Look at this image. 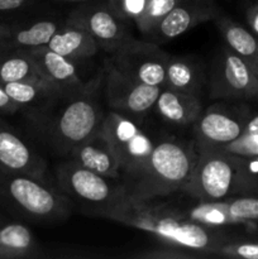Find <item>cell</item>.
<instances>
[{"label":"cell","mask_w":258,"mask_h":259,"mask_svg":"<svg viewBox=\"0 0 258 259\" xmlns=\"http://www.w3.org/2000/svg\"><path fill=\"white\" fill-rule=\"evenodd\" d=\"M94 215L149 233L158 238L161 243L206 253L209 257H214L215 252L229 242L220 228L187 220L176 207L137 199L126 194V190L115 201L95 211Z\"/></svg>","instance_id":"cell-1"},{"label":"cell","mask_w":258,"mask_h":259,"mask_svg":"<svg viewBox=\"0 0 258 259\" xmlns=\"http://www.w3.org/2000/svg\"><path fill=\"white\" fill-rule=\"evenodd\" d=\"M103 73L81 90L62 98L57 111L52 106L43 110H29L30 125L56 152L68 156L77 144L100 129L105 114L98 100V89Z\"/></svg>","instance_id":"cell-2"},{"label":"cell","mask_w":258,"mask_h":259,"mask_svg":"<svg viewBox=\"0 0 258 259\" xmlns=\"http://www.w3.org/2000/svg\"><path fill=\"white\" fill-rule=\"evenodd\" d=\"M191 179L184 192L196 201H223L240 195H258V176L250 169L253 159L222 149H197Z\"/></svg>","instance_id":"cell-3"},{"label":"cell","mask_w":258,"mask_h":259,"mask_svg":"<svg viewBox=\"0 0 258 259\" xmlns=\"http://www.w3.org/2000/svg\"><path fill=\"white\" fill-rule=\"evenodd\" d=\"M195 142L163 139L154 148L136 181L126 185V194L141 200H154L184 191L197 161Z\"/></svg>","instance_id":"cell-4"},{"label":"cell","mask_w":258,"mask_h":259,"mask_svg":"<svg viewBox=\"0 0 258 259\" xmlns=\"http://www.w3.org/2000/svg\"><path fill=\"white\" fill-rule=\"evenodd\" d=\"M0 204L15 214L38 223L65 220L71 200L48 180L0 168Z\"/></svg>","instance_id":"cell-5"},{"label":"cell","mask_w":258,"mask_h":259,"mask_svg":"<svg viewBox=\"0 0 258 259\" xmlns=\"http://www.w3.org/2000/svg\"><path fill=\"white\" fill-rule=\"evenodd\" d=\"M100 129L108 138L120 163L125 186L136 181L154 148V142L136 118L110 110L104 115Z\"/></svg>","instance_id":"cell-6"},{"label":"cell","mask_w":258,"mask_h":259,"mask_svg":"<svg viewBox=\"0 0 258 259\" xmlns=\"http://www.w3.org/2000/svg\"><path fill=\"white\" fill-rule=\"evenodd\" d=\"M58 187L70 199L88 205L94 212L108 206L125 192V185H114L106 179L72 159L65 161L56 169ZM93 212V214H94Z\"/></svg>","instance_id":"cell-7"},{"label":"cell","mask_w":258,"mask_h":259,"mask_svg":"<svg viewBox=\"0 0 258 259\" xmlns=\"http://www.w3.org/2000/svg\"><path fill=\"white\" fill-rule=\"evenodd\" d=\"M168 58L169 55L159 48V45L132 38L106 61L132 80L162 88Z\"/></svg>","instance_id":"cell-8"},{"label":"cell","mask_w":258,"mask_h":259,"mask_svg":"<svg viewBox=\"0 0 258 259\" xmlns=\"http://www.w3.org/2000/svg\"><path fill=\"white\" fill-rule=\"evenodd\" d=\"M66 22L83 28L96 40L99 48L110 55L133 38L129 23L116 17L106 0L78 4L71 10Z\"/></svg>","instance_id":"cell-9"},{"label":"cell","mask_w":258,"mask_h":259,"mask_svg":"<svg viewBox=\"0 0 258 259\" xmlns=\"http://www.w3.org/2000/svg\"><path fill=\"white\" fill-rule=\"evenodd\" d=\"M104 98L110 110L138 118L153 109L161 93L159 86L138 82L119 72L105 61L103 72Z\"/></svg>","instance_id":"cell-10"},{"label":"cell","mask_w":258,"mask_h":259,"mask_svg":"<svg viewBox=\"0 0 258 259\" xmlns=\"http://www.w3.org/2000/svg\"><path fill=\"white\" fill-rule=\"evenodd\" d=\"M209 94L211 99H257L258 77L237 53L225 46L214 61Z\"/></svg>","instance_id":"cell-11"},{"label":"cell","mask_w":258,"mask_h":259,"mask_svg":"<svg viewBox=\"0 0 258 259\" xmlns=\"http://www.w3.org/2000/svg\"><path fill=\"white\" fill-rule=\"evenodd\" d=\"M219 14L215 0H176L171 12L144 39L162 45L201 23L214 20Z\"/></svg>","instance_id":"cell-12"},{"label":"cell","mask_w":258,"mask_h":259,"mask_svg":"<svg viewBox=\"0 0 258 259\" xmlns=\"http://www.w3.org/2000/svg\"><path fill=\"white\" fill-rule=\"evenodd\" d=\"M248 119L223 105L209 106L194 123L197 149H217L237 139L244 132Z\"/></svg>","instance_id":"cell-13"},{"label":"cell","mask_w":258,"mask_h":259,"mask_svg":"<svg viewBox=\"0 0 258 259\" xmlns=\"http://www.w3.org/2000/svg\"><path fill=\"white\" fill-rule=\"evenodd\" d=\"M0 168L47 179V163L34 147L0 118ZM50 181V180H48Z\"/></svg>","instance_id":"cell-14"},{"label":"cell","mask_w":258,"mask_h":259,"mask_svg":"<svg viewBox=\"0 0 258 259\" xmlns=\"http://www.w3.org/2000/svg\"><path fill=\"white\" fill-rule=\"evenodd\" d=\"M68 158L106 179L114 181L123 179L118 157L101 129L77 144Z\"/></svg>","instance_id":"cell-15"},{"label":"cell","mask_w":258,"mask_h":259,"mask_svg":"<svg viewBox=\"0 0 258 259\" xmlns=\"http://www.w3.org/2000/svg\"><path fill=\"white\" fill-rule=\"evenodd\" d=\"M25 51H28V53L32 56L43 76L51 83L61 89L63 93H75L88 85L81 80L76 62L58 55L47 46H40Z\"/></svg>","instance_id":"cell-16"},{"label":"cell","mask_w":258,"mask_h":259,"mask_svg":"<svg viewBox=\"0 0 258 259\" xmlns=\"http://www.w3.org/2000/svg\"><path fill=\"white\" fill-rule=\"evenodd\" d=\"M153 110L163 121L174 125H194L204 111L200 96L162 88Z\"/></svg>","instance_id":"cell-17"},{"label":"cell","mask_w":258,"mask_h":259,"mask_svg":"<svg viewBox=\"0 0 258 259\" xmlns=\"http://www.w3.org/2000/svg\"><path fill=\"white\" fill-rule=\"evenodd\" d=\"M60 27V23L51 19H40L19 25L4 24L0 34V52L47 46Z\"/></svg>","instance_id":"cell-18"},{"label":"cell","mask_w":258,"mask_h":259,"mask_svg":"<svg viewBox=\"0 0 258 259\" xmlns=\"http://www.w3.org/2000/svg\"><path fill=\"white\" fill-rule=\"evenodd\" d=\"M47 47L76 63L94 57L100 50L96 40L83 28L67 22L56 30Z\"/></svg>","instance_id":"cell-19"},{"label":"cell","mask_w":258,"mask_h":259,"mask_svg":"<svg viewBox=\"0 0 258 259\" xmlns=\"http://www.w3.org/2000/svg\"><path fill=\"white\" fill-rule=\"evenodd\" d=\"M5 93L10 99L25 110H43L66 95L61 89L52 83L19 81L3 83Z\"/></svg>","instance_id":"cell-20"},{"label":"cell","mask_w":258,"mask_h":259,"mask_svg":"<svg viewBox=\"0 0 258 259\" xmlns=\"http://www.w3.org/2000/svg\"><path fill=\"white\" fill-rule=\"evenodd\" d=\"M204 81V71L196 61L182 56H169L162 88L200 96Z\"/></svg>","instance_id":"cell-21"},{"label":"cell","mask_w":258,"mask_h":259,"mask_svg":"<svg viewBox=\"0 0 258 259\" xmlns=\"http://www.w3.org/2000/svg\"><path fill=\"white\" fill-rule=\"evenodd\" d=\"M228 47L237 53L258 77V37L227 15L219 14L214 19Z\"/></svg>","instance_id":"cell-22"},{"label":"cell","mask_w":258,"mask_h":259,"mask_svg":"<svg viewBox=\"0 0 258 259\" xmlns=\"http://www.w3.org/2000/svg\"><path fill=\"white\" fill-rule=\"evenodd\" d=\"M40 257V247L34 235L19 223L0 225V259Z\"/></svg>","instance_id":"cell-23"},{"label":"cell","mask_w":258,"mask_h":259,"mask_svg":"<svg viewBox=\"0 0 258 259\" xmlns=\"http://www.w3.org/2000/svg\"><path fill=\"white\" fill-rule=\"evenodd\" d=\"M19 81L51 83L40 72L28 51L12 50L0 52V83Z\"/></svg>","instance_id":"cell-24"},{"label":"cell","mask_w":258,"mask_h":259,"mask_svg":"<svg viewBox=\"0 0 258 259\" xmlns=\"http://www.w3.org/2000/svg\"><path fill=\"white\" fill-rule=\"evenodd\" d=\"M177 211L184 215L187 220L206 225L211 228H222L227 225L238 224L228 209L227 200L223 201H197L194 206L186 209L176 207Z\"/></svg>","instance_id":"cell-25"},{"label":"cell","mask_w":258,"mask_h":259,"mask_svg":"<svg viewBox=\"0 0 258 259\" xmlns=\"http://www.w3.org/2000/svg\"><path fill=\"white\" fill-rule=\"evenodd\" d=\"M176 0H148L146 9L134 24L139 32L146 37L152 32L167 14L171 12Z\"/></svg>","instance_id":"cell-26"},{"label":"cell","mask_w":258,"mask_h":259,"mask_svg":"<svg viewBox=\"0 0 258 259\" xmlns=\"http://www.w3.org/2000/svg\"><path fill=\"white\" fill-rule=\"evenodd\" d=\"M228 209L238 224L258 222V195H240L227 200Z\"/></svg>","instance_id":"cell-27"},{"label":"cell","mask_w":258,"mask_h":259,"mask_svg":"<svg viewBox=\"0 0 258 259\" xmlns=\"http://www.w3.org/2000/svg\"><path fill=\"white\" fill-rule=\"evenodd\" d=\"M132 257L138 259H199L210 258L206 253L197 252V250L185 249L176 245L162 243L161 247L152 248L133 254Z\"/></svg>","instance_id":"cell-28"},{"label":"cell","mask_w":258,"mask_h":259,"mask_svg":"<svg viewBox=\"0 0 258 259\" xmlns=\"http://www.w3.org/2000/svg\"><path fill=\"white\" fill-rule=\"evenodd\" d=\"M222 151L247 159H258V136L243 132L237 139L220 147Z\"/></svg>","instance_id":"cell-29"},{"label":"cell","mask_w":258,"mask_h":259,"mask_svg":"<svg viewBox=\"0 0 258 259\" xmlns=\"http://www.w3.org/2000/svg\"><path fill=\"white\" fill-rule=\"evenodd\" d=\"M147 2L148 0H106V4L121 20L136 23L146 9Z\"/></svg>","instance_id":"cell-30"},{"label":"cell","mask_w":258,"mask_h":259,"mask_svg":"<svg viewBox=\"0 0 258 259\" xmlns=\"http://www.w3.org/2000/svg\"><path fill=\"white\" fill-rule=\"evenodd\" d=\"M214 257L258 259V242H233V240H229L215 252Z\"/></svg>","instance_id":"cell-31"},{"label":"cell","mask_w":258,"mask_h":259,"mask_svg":"<svg viewBox=\"0 0 258 259\" xmlns=\"http://www.w3.org/2000/svg\"><path fill=\"white\" fill-rule=\"evenodd\" d=\"M37 0H0V13H13L29 8Z\"/></svg>","instance_id":"cell-32"},{"label":"cell","mask_w":258,"mask_h":259,"mask_svg":"<svg viewBox=\"0 0 258 259\" xmlns=\"http://www.w3.org/2000/svg\"><path fill=\"white\" fill-rule=\"evenodd\" d=\"M19 110H22V109L8 96L4 88H3V83H0V113L14 114Z\"/></svg>","instance_id":"cell-33"},{"label":"cell","mask_w":258,"mask_h":259,"mask_svg":"<svg viewBox=\"0 0 258 259\" xmlns=\"http://www.w3.org/2000/svg\"><path fill=\"white\" fill-rule=\"evenodd\" d=\"M245 18H247L248 27H249L250 32L258 37V2L250 5L245 12Z\"/></svg>","instance_id":"cell-34"},{"label":"cell","mask_w":258,"mask_h":259,"mask_svg":"<svg viewBox=\"0 0 258 259\" xmlns=\"http://www.w3.org/2000/svg\"><path fill=\"white\" fill-rule=\"evenodd\" d=\"M244 132H245V133L257 134V136H258V115L253 116V118H250V119H248L247 124H245Z\"/></svg>","instance_id":"cell-35"},{"label":"cell","mask_w":258,"mask_h":259,"mask_svg":"<svg viewBox=\"0 0 258 259\" xmlns=\"http://www.w3.org/2000/svg\"><path fill=\"white\" fill-rule=\"evenodd\" d=\"M53 2H61V3H76V4H82V3L95 2V0H53Z\"/></svg>","instance_id":"cell-36"},{"label":"cell","mask_w":258,"mask_h":259,"mask_svg":"<svg viewBox=\"0 0 258 259\" xmlns=\"http://www.w3.org/2000/svg\"><path fill=\"white\" fill-rule=\"evenodd\" d=\"M3 224H4V220H3V218L0 217V225H3Z\"/></svg>","instance_id":"cell-37"},{"label":"cell","mask_w":258,"mask_h":259,"mask_svg":"<svg viewBox=\"0 0 258 259\" xmlns=\"http://www.w3.org/2000/svg\"><path fill=\"white\" fill-rule=\"evenodd\" d=\"M3 25H4V24H3V23H0V34H2V29H3Z\"/></svg>","instance_id":"cell-38"}]
</instances>
